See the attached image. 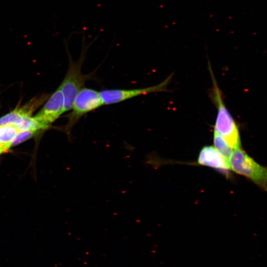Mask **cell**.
I'll list each match as a JSON object with an SVG mask.
<instances>
[{"mask_svg": "<svg viewBox=\"0 0 267 267\" xmlns=\"http://www.w3.org/2000/svg\"><path fill=\"white\" fill-rule=\"evenodd\" d=\"M87 49L83 47L80 58L77 61L69 58V67L59 89L64 100L65 112L70 110L74 99L80 90L89 80L93 79V73L84 74L82 67L86 57Z\"/></svg>", "mask_w": 267, "mask_h": 267, "instance_id": "6da1fadb", "label": "cell"}, {"mask_svg": "<svg viewBox=\"0 0 267 267\" xmlns=\"http://www.w3.org/2000/svg\"><path fill=\"white\" fill-rule=\"evenodd\" d=\"M213 98L218 109L215 130L220 134L233 149L240 148V138L238 128L226 109L222 98L221 92L213 76Z\"/></svg>", "mask_w": 267, "mask_h": 267, "instance_id": "7a4b0ae2", "label": "cell"}, {"mask_svg": "<svg viewBox=\"0 0 267 267\" xmlns=\"http://www.w3.org/2000/svg\"><path fill=\"white\" fill-rule=\"evenodd\" d=\"M229 164L234 172L246 177L266 190V168L257 163L240 148L234 149Z\"/></svg>", "mask_w": 267, "mask_h": 267, "instance_id": "3957f363", "label": "cell"}, {"mask_svg": "<svg viewBox=\"0 0 267 267\" xmlns=\"http://www.w3.org/2000/svg\"><path fill=\"white\" fill-rule=\"evenodd\" d=\"M103 105L99 91L84 87L76 96L71 108L72 110L67 116L68 122L65 126L66 132L69 134L82 117Z\"/></svg>", "mask_w": 267, "mask_h": 267, "instance_id": "277c9868", "label": "cell"}, {"mask_svg": "<svg viewBox=\"0 0 267 267\" xmlns=\"http://www.w3.org/2000/svg\"><path fill=\"white\" fill-rule=\"evenodd\" d=\"M171 76L161 83L145 88L133 89H108L99 91L103 105L118 103L142 95L157 92L165 91Z\"/></svg>", "mask_w": 267, "mask_h": 267, "instance_id": "5b68a950", "label": "cell"}, {"mask_svg": "<svg viewBox=\"0 0 267 267\" xmlns=\"http://www.w3.org/2000/svg\"><path fill=\"white\" fill-rule=\"evenodd\" d=\"M64 112V97L58 88L34 118L42 124L49 126Z\"/></svg>", "mask_w": 267, "mask_h": 267, "instance_id": "8992f818", "label": "cell"}, {"mask_svg": "<svg viewBox=\"0 0 267 267\" xmlns=\"http://www.w3.org/2000/svg\"><path fill=\"white\" fill-rule=\"evenodd\" d=\"M197 163L227 174L230 169L229 163L226 161L212 146L203 147L199 154Z\"/></svg>", "mask_w": 267, "mask_h": 267, "instance_id": "52a82bcc", "label": "cell"}, {"mask_svg": "<svg viewBox=\"0 0 267 267\" xmlns=\"http://www.w3.org/2000/svg\"><path fill=\"white\" fill-rule=\"evenodd\" d=\"M214 144L216 150L229 163L232 154V149L223 137L215 130L214 133Z\"/></svg>", "mask_w": 267, "mask_h": 267, "instance_id": "ba28073f", "label": "cell"}, {"mask_svg": "<svg viewBox=\"0 0 267 267\" xmlns=\"http://www.w3.org/2000/svg\"><path fill=\"white\" fill-rule=\"evenodd\" d=\"M28 117L23 108H17L9 113L0 118V126L13 125L19 124L22 120Z\"/></svg>", "mask_w": 267, "mask_h": 267, "instance_id": "9c48e42d", "label": "cell"}, {"mask_svg": "<svg viewBox=\"0 0 267 267\" xmlns=\"http://www.w3.org/2000/svg\"><path fill=\"white\" fill-rule=\"evenodd\" d=\"M19 132L15 126H0V144L7 149L11 147V143Z\"/></svg>", "mask_w": 267, "mask_h": 267, "instance_id": "30bf717a", "label": "cell"}, {"mask_svg": "<svg viewBox=\"0 0 267 267\" xmlns=\"http://www.w3.org/2000/svg\"><path fill=\"white\" fill-rule=\"evenodd\" d=\"M49 126L42 124L32 116L24 118L16 127L19 131L31 130L38 131L47 129Z\"/></svg>", "mask_w": 267, "mask_h": 267, "instance_id": "8fae6325", "label": "cell"}, {"mask_svg": "<svg viewBox=\"0 0 267 267\" xmlns=\"http://www.w3.org/2000/svg\"><path fill=\"white\" fill-rule=\"evenodd\" d=\"M37 131L24 130L19 131L11 143V146L17 145L32 137Z\"/></svg>", "mask_w": 267, "mask_h": 267, "instance_id": "7c38bea8", "label": "cell"}, {"mask_svg": "<svg viewBox=\"0 0 267 267\" xmlns=\"http://www.w3.org/2000/svg\"><path fill=\"white\" fill-rule=\"evenodd\" d=\"M8 150L4 146L0 144V154L6 152Z\"/></svg>", "mask_w": 267, "mask_h": 267, "instance_id": "4fadbf2b", "label": "cell"}]
</instances>
